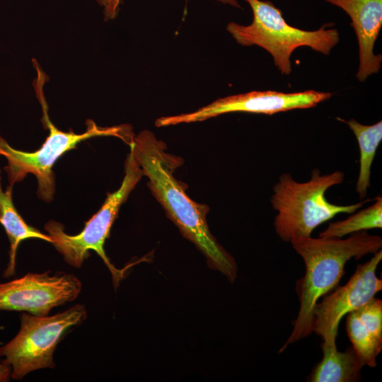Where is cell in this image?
Instances as JSON below:
<instances>
[{
    "label": "cell",
    "mask_w": 382,
    "mask_h": 382,
    "mask_svg": "<svg viewBox=\"0 0 382 382\" xmlns=\"http://www.w3.org/2000/svg\"><path fill=\"white\" fill-rule=\"evenodd\" d=\"M129 146L168 216L206 257L209 267L233 282L237 277V265L209 231L206 219L209 207L192 200L173 175L180 159L168 154L166 144L148 130L134 137Z\"/></svg>",
    "instance_id": "1"
},
{
    "label": "cell",
    "mask_w": 382,
    "mask_h": 382,
    "mask_svg": "<svg viewBox=\"0 0 382 382\" xmlns=\"http://www.w3.org/2000/svg\"><path fill=\"white\" fill-rule=\"evenodd\" d=\"M290 243L304 262L305 273L296 284L300 303L298 315L279 352L313 332V313L318 300L336 287L348 261L381 250L382 238L361 231L345 239L298 237Z\"/></svg>",
    "instance_id": "2"
},
{
    "label": "cell",
    "mask_w": 382,
    "mask_h": 382,
    "mask_svg": "<svg viewBox=\"0 0 382 382\" xmlns=\"http://www.w3.org/2000/svg\"><path fill=\"white\" fill-rule=\"evenodd\" d=\"M33 63L37 71L33 86L42 107V122L45 128L49 129V135L41 147L34 152L17 150L0 136V155L4 156L8 161L4 169L8 175L9 185L13 186L14 183L22 181L28 173L33 174L37 180L38 197L50 202L53 199L55 190L52 167L64 154L89 138L113 136L129 145L134 136L128 125L102 127L91 120L86 121V131L82 134H76L72 130L65 132L58 129L50 120L48 106L43 93V86L48 77L37 61L33 59Z\"/></svg>",
    "instance_id": "3"
},
{
    "label": "cell",
    "mask_w": 382,
    "mask_h": 382,
    "mask_svg": "<svg viewBox=\"0 0 382 382\" xmlns=\"http://www.w3.org/2000/svg\"><path fill=\"white\" fill-rule=\"evenodd\" d=\"M344 173L336 170L321 174L314 168L311 178L305 183H299L289 173H282L273 186L270 198L272 208L277 214L274 226L277 236L284 241L289 242L298 237H310L313 230L339 214L354 213L369 202L348 205H338L330 202L325 197L326 191L342 183Z\"/></svg>",
    "instance_id": "4"
},
{
    "label": "cell",
    "mask_w": 382,
    "mask_h": 382,
    "mask_svg": "<svg viewBox=\"0 0 382 382\" xmlns=\"http://www.w3.org/2000/svg\"><path fill=\"white\" fill-rule=\"evenodd\" d=\"M251 7L253 20L248 25L229 23L227 30L236 42L244 46L257 45L273 57L282 74L291 71V55L299 47L307 46L328 55L340 40L337 29H327L330 23L318 30H303L289 25L282 11L271 1L245 0Z\"/></svg>",
    "instance_id": "5"
},
{
    "label": "cell",
    "mask_w": 382,
    "mask_h": 382,
    "mask_svg": "<svg viewBox=\"0 0 382 382\" xmlns=\"http://www.w3.org/2000/svg\"><path fill=\"white\" fill-rule=\"evenodd\" d=\"M125 168V177L120 188L108 195L103 206L85 223L83 229L79 233L74 236L67 234L64 231V226L53 220L49 221L45 226L52 238L51 243L69 265L80 267L88 257L89 251L94 250L110 272L115 288L124 278V273L128 267L118 270L111 263L104 250L105 242L110 236L120 207L144 175L131 149Z\"/></svg>",
    "instance_id": "6"
},
{
    "label": "cell",
    "mask_w": 382,
    "mask_h": 382,
    "mask_svg": "<svg viewBox=\"0 0 382 382\" xmlns=\"http://www.w3.org/2000/svg\"><path fill=\"white\" fill-rule=\"evenodd\" d=\"M87 318L81 304L48 316L23 313L19 331L0 347L3 362L11 367V378L21 380L29 373L41 369H54L53 355L59 342Z\"/></svg>",
    "instance_id": "7"
},
{
    "label": "cell",
    "mask_w": 382,
    "mask_h": 382,
    "mask_svg": "<svg viewBox=\"0 0 382 382\" xmlns=\"http://www.w3.org/2000/svg\"><path fill=\"white\" fill-rule=\"evenodd\" d=\"M332 93L308 90L295 93L274 91H251L219 98L196 111L156 120L157 127L201 122L229 112H250L273 115L295 109L316 107L328 100Z\"/></svg>",
    "instance_id": "8"
},
{
    "label": "cell",
    "mask_w": 382,
    "mask_h": 382,
    "mask_svg": "<svg viewBox=\"0 0 382 382\" xmlns=\"http://www.w3.org/2000/svg\"><path fill=\"white\" fill-rule=\"evenodd\" d=\"M81 288V282L72 274L29 272L0 283V310L47 316L53 308L76 299Z\"/></svg>",
    "instance_id": "9"
},
{
    "label": "cell",
    "mask_w": 382,
    "mask_h": 382,
    "mask_svg": "<svg viewBox=\"0 0 382 382\" xmlns=\"http://www.w3.org/2000/svg\"><path fill=\"white\" fill-rule=\"evenodd\" d=\"M382 250L364 264L357 265L346 284L339 286L317 303L313 313V330L323 341L336 340L342 318L368 302L382 290V280L376 270Z\"/></svg>",
    "instance_id": "10"
},
{
    "label": "cell",
    "mask_w": 382,
    "mask_h": 382,
    "mask_svg": "<svg viewBox=\"0 0 382 382\" xmlns=\"http://www.w3.org/2000/svg\"><path fill=\"white\" fill-rule=\"evenodd\" d=\"M340 7L350 17L359 43V66L356 75L360 82L378 73L381 54H375L374 47L382 27V0H325Z\"/></svg>",
    "instance_id": "11"
},
{
    "label": "cell",
    "mask_w": 382,
    "mask_h": 382,
    "mask_svg": "<svg viewBox=\"0 0 382 382\" xmlns=\"http://www.w3.org/2000/svg\"><path fill=\"white\" fill-rule=\"evenodd\" d=\"M323 358L308 379L311 382H354L361 378L364 366L352 347L339 352L336 340L323 341Z\"/></svg>",
    "instance_id": "12"
},
{
    "label": "cell",
    "mask_w": 382,
    "mask_h": 382,
    "mask_svg": "<svg viewBox=\"0 0 382 382\" xmlns=\"http://www.w3.org/2000/svg\"><path fill=\"white\" fill-rule=\"evenodd\" d=\"M12 187L9 185L4 191L0 183V224L10 242L9 260L4 272L5 277L15 273L16 251L23 241L37 238L52 243L49 235L29 226L17 212L12 200Z\"/></svg>",
    "instance_id": "13"
},
{
    "label": "cell",
    "mask_w": 382,
    "mask_h": 382,
    "mask_svg": "<svg viewBox=\"0 0 382 382\" xmlns=\"http://www.w3.org/2000/svg\"><path fill=\"white\" fill-rule=\"evenodd\" d=\"M354 134L359 148V172L356 183L355 190L360 199L367 197L370 187L371 168L377 149L382 140V122L372 125H364L354 119L345 121Z\"/></svg>",
    "instance_id": "14"
},
{
    "label": "cell",
    "mask_w": 382,
    "mask_h": 382,
    "mask_svg": "<svg viewBox=\"0 0 382 382\" xmlns=\"http://www.w3.org/2000/svg\"><path fill=\"white\" fill-rule=\"evenodd\" d=\"M374 203L345 219L329 223L328 227L319 233V237L341 238L348 234L361 231L382 228V197L377 196Z\"/></svg>",
    "instance_id": "15"
},
{
    "label": "cell",
    "mask_w": 382,
    "mask_h": 382,
    "mask_svg": "<svg viewBox=\"0 0 382 382\" xmlns=\"http://www.w3.org/2000/svg\"><path fill=\"white\" fill-rule=\"evenodd\" d=\"M346 330L352 349L364 366H376V357L382 349V336L366 325L355 311L347 314Z\"/></svg>",
    "instance_id": "16"
},
{
    "label": "cell",
    "mask_w": 382,
    "mask_h": 382,
    "mask_svg": "<svg viewBox=\"0 0 382 382\" xmlns=\"http://www.w3.org/2000/svg\"><path fill=\"white\" fill-rule=\"evenodd\" d=\"M98 4L103 7L105 20L115 18L121 0H97Z\"/></svg>",
    "instance_id": "17"
},
{
    "label": "cell",
    "mask_w": 382,
    "mask_h": 382,
    "mask_svg": "<svg viewBox=\"0 0 382 382\" xmlns=\"http://www.w3.org/2000/svg\"><path fill=\"white\" fill-rule=\"evenodd\" d=\"M11 377V367L10 365L0 362V382L8 381Z\"/></svg>",
    "instance_id": "18"
},
{
    "label": "cell",
    "mask_w": 382,
    "mask_h": 382,
    "mask_svg": "<svg viewBox=\"0 0 382 382\" xmlns=\"http://www.w3.org/2000/svg\"><path fill=\"white\" fill-rule=\"evenodd\" d=\"M218 1L223 4H227L235 7H238V8L241 7L236 0H218Z\"/></svg>",
    "instance_id": "19"
}]
</instances>
